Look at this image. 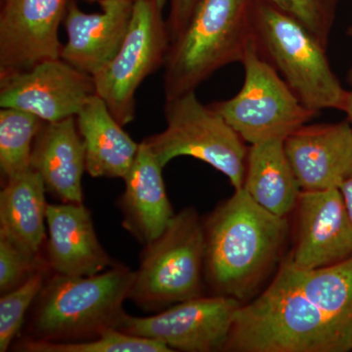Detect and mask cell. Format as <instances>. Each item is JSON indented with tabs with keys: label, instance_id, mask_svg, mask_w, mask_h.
<instances>
[{
	"label": "cell",
	"instance_id": "15",
	"mask_svg": "<svg viewBox=\"0 0 352 352\" xmlns=\"http://www.w3.org/2000/svg\"><path fill=\"white\" fill-rule=\"evenodd\" d=\"M101 12L85 13L69 0L63 24L67 43L61 59L94 76L119 52L133 12L134 0H100Z\"/></svg>",
	"mask_w": 352,
	"mask_h": 352
},
{
	"label": "cell",
	"instance_id": "3",
	"mask_svg": "<svg viewBox=\"0 0 352 352\" xmlns=\"http://www.w3.org/2000/svg\"><path fill=\"white\" fill-rule=\"evenodd\" d=\"M134 277L135 271L120 263L91 276L54 273L34 303L25 339L80 342L119 329Z\"/></svg>",
	"mask_w": 352,
	"mask_h": 352
},
{
	"label": "cell",
	"instance_id": "32",
	"mask_svg": "<svg viewBox=\"0 0 352 352\" xmlns=\"http://www.w3.org/2000/svg\"><path fill=\"white\" fill-rule=\"evenodd\" d=\"M83 1H87V2H99V1H100V0H83ZM134 1H135V0H134Z\"/></svg>",
	"mask_w": 352,
	"mask_h": 352
},
{
	"label": "cell",
	"instance_id": "21",
	"mask_svg": "<svg viewBox=\"0 0 352 352\" xmlns=\"http://www.w3.org/2000/svg\"><path fill=\"white\" fill-rule=\"evenodd\" d=\"M243 189L277 217H286L296 208L302 190L285 153L284 140L251 145Z\"/></svg>",
	"mask_w": 352,
	"mask_h": 352
},
{
	"label": "cell",
	"instance_id": "12",
	"mask_svg": "<svg viewBox=\"0 0 352 352\" xmlns=\"http://www.w3.org/2000/svg\"><path fill=\"white\" fill-rule=\"evenodd\" d=\"M69 0H2L0 78L61 58L59 27Z\"/></svg>",
	"mask_w": 352,
	"mask_h": 352
},
{
	"label": "cell",
	"instance_id": "14",
	"mask_svg": "<svg viewBox=\"0 0 352 352\" xmlns=\"http://www.w3.org/2000/svg\"><path fill=\"white\" fill-rule=\"evenodd\" d=\"M289 164L302 191L340 188L352 176V126L305 124L284 140Z\"/></svg>",
	"mask_w": 352,
	"mask_h": 352
},
{
	"label": "cell",
	"instance_id": "11",
	"mask_svg": "<svg viewBox=\"0 0 352 352\" xmlns=\"http://www.w3.org/2000/svg\"><path fill=\"white\" fill-rule=\"evenodd\" d=\"M96 94L94 76L61 58L0 78V107L34 113L45 122L76 118Z\"/></svg>",
	"mask_w": 352,
	"mask_h": 352
},
{
	"label": "cell",
	"instance_id": "13",
	"mask_svg": "<svg viewBox=\"0 0 352 352\" xmlns=\"http://www.w3.org/2000/svg\"><path fill=\"white\" fill-rule=\"evenodd\" d=\"M296 249L289 261L315 270L352 256V220L340 188L302 191Z\"/></svg>",
	"mask_w": 352,
	"mask_h": 352
},
{
	"label": "cell",
	"instance_id": "19",
	"mask_svg": "<svg viewBox=\"0 0 352 352\" xmlns=\"http://www.w3.org/2000/svg\"><path fill=\"white\" fill-rule=\"evenodd\" d=\"M45 185L36 170L6 180L0 193V238L32 258H43L46 241Z\"/></svg>",
	"mask_w": 352,
	"mask_h": 352
},
{
	"label": "cell",
	"instance_id": "17",
	"mask_svg": "<svg viewBox=\"0 0 352 352\" xmlns=\"http://www.w3.org/2000/svg\"><path fill=\"white\" fill-rule=\"evenodd\" d=\"M163 168L142 141L124 177L126 189L120 199L122 226L143 245L157 239L175 215L166 195Z\"/></svg>",
	"mask_w": 352,
	"mask_h": 352
},
{
	"label": "cell",
	"instance_id": "30",
	"mask_svg": "<svg viewBox=\"0 0 352 352\" xmlns=\"http://www.w3.org/2000/svg\"><path fill=\"white\" fill-rule=\"evenodd\" d=\"M346 82L349 89H347V97L346 105H344V113H346V120L352 126V68L347 73Z\"/></svg>",
	"mask_w": 352,
	"mask_h": 352
},
{
	"label": "cell",
	"instance_id": "26",
	"mask_svg": "<svg viewBox=\"0 0 352 352\" xmlns=\"http://www.w3.org/2000/svg\"><path fill=\"white\" fill-rule=\"evenodd\" d=\"M298 21L328 48L340 0H264Z\"/></svg>",
	"mask_w": 352,
	"mask_h": 352
},
{
	"label": "cell",
	"instance_id": "10",
	"mask_svg": "<svg viewBox=\"0 0 352 352\" xmlns=\"http://www.w3.org/2000/svg\"><path fill=\"white\" fill-rule=\"evenodd\" d=\"M242 303L233 296H198L147 317L126 314L119 330L163 342L173 351H224Z\"/></svg>",
	"mask_w": 352,
	"mask_h": 352
},
{
	"label": "cell",
	"instance_id": "16",
	"mask_svg": "<svg viewBox=\"0 0 352 352\" xmlns=\"http://www.w3.org/2000/svg\"><path fill=\"white\" fill-rule=\"evenodd\" d=\"M46 224L45 261L55 274L91 276L117 264L99 242L83 203L48 204Z\"/></svg>",
	"mask_w": 352,
	"mask_h": 352
},
{
	"label": "cell",
	"instance_id": "5",
	"mask_svg": "<svg viewBox=\"0 0 352 352\" xmlns=\"http://www.w3.org/2000/svg\"><path fill=\"white\" fill-rule=\"evenodd\" d=\"M254 41L305 107L344 112L347 89L331 68L327 48L307 28L264 0H254Z\"/></svg>",
	"mask_w": 352,
	"mask_h": 352
},
{
	"label": "cell",
	"instance_id": "31",
	"mask_svg": "<svg viewBox=\"0 0 352 352\" xmlns=\"http://www.w3.org/2000/svg\"><path fill=\"white\" fill-rule=\"evenodd\" d=\"M346 36L352 39V25H351V27L347 28Z\"/></svg>",
	"mask_w": 352,
	"mask_h": 352
},
{
	"label": "cell",
	"instance_id": "6",
	"mask_svg": "<svg viewBox=\"0 0 352 352\" xmlns=\"http://www.w3.org/2000/svg\"><path fill=\"white\" fill-rule=\"evenodd\" d=\"M205 261L204 222L195 208H183L143 248L129 300L146 312H160L201 296Z\"/></svg>",
	"mask_w": 352,
	"mask_h": 352
},
{
	"label": "cell",
	"instance_id": "29",
	"mask_svg": "<svg viewBox=\"0 0 352 352\" xmlns=\"http://www.w3.org/2000/svg\"><path fill=\"white\" fill-rule=\"evenodd\" d=\"M342 195L344 197V203H346L347 212L352 220V176L344 182V184L340 187Z\"/></svg>",
	"mask_w": 352,
	"mask_h": 352
},
{
	"label": "cell",
	"instance_id": "18",
	"mask_svg": "<svg viewBox=\"0 0 352 352\" xmlns=\"http://www.w3.org/2000/svg\"><path fill=\"white\" fill-rule=\"evenodd\" d=\"M31 168L43 178L46 191L63 203H83L87 162L76 118L43 122L32 146Z\"/></svg>",
	"mask_w": 352,
	"mask_h": 352
},
{
	"label": "cell",
	"instance_id": "24",
	"mask_svg": "<svg viewBox=\"0 0 352 352\" xmlns=\"http://www.w3.org/2000/svg\"><path fill=\"white\" fill-rule=\"evenodd\" d=\"M15 351L25 352H173L163 342L110 329L94 339L54 342L23 339Z\"/></svg>",
	"mask_w": 352,
	"mask_h": 352
},
{
	"label": "cell",
	"instance_id": "28",
	"mask_svg": "<svg viewBox=\"0 0 352 352\" xmlns=\"http://www.w3.org/2000/svg\"><path fill=\"white\" fill-rule=\"evenodd\" d=\"M200 0H170V13L166 18L170 43L180 36Z\"/></svg>",
	"mask_w": 352,
	"mask_h": 352
},
{
	"label": "cell",
	"instance_id": "27",
	"mask_svg": "<svg viewBox=\"0 0 352 352\" xmlns=\"http://www.w3.org/2000/svg\"><path fill=\"white\" fill-rule=\"evenodd\" d=\"M48 266L45 258H34L0 238V293L17 288L41 268Z\"/></svg>",
	"mask_w": 352,
	"mask_h": 352
},
{
	"label": "cell",
	"instance_id": "22",
	"mask_svg": "<svg viewBox=\"0 0 352 352\" xmlns=\"http://www.w3.org/2000/svg\"><path fill=\"white\" fill-rule=\"evenodd\" d=\"M281 267L310 302L352 329V256L315 270H300L288 258Z\"/></svg>",
	"mask_w": 352,
	"mask_h": 352
},
{
	"label": "cell",
	"instance_id": "8",
	"mask_svg": "<svg viewBox=\"0 0 352 352\" xmlns=\"http://www.w3.org/2000/svg\"><path fill=\"white\" fill-rule=\"evenodd\" d=\"M242 64L245 80L240 91L210 106L245 142L285 140L319 115L303 105L276 69L261 56L254 41Z\"/></svg>",
	"mask_w": 352,
	"mask_h": 352
},
{
	"label": "cell",
	"instance_id": "4",
	"mask_svg": "<svg viewBox=\"0 0 352 352\" xmlns=\"http://www.w3.org/2000/svg\"><path fill=\"white\" fill-rule=\"evenodd\" d=\"M254 0H200L164 65L166 99L194 91L227 65L242 63L254 41Z\"/></svg>",
	"mask_w": 352,
	"mask_h": 352
},
{
	"label": "cell",
	"instance_id": "25",
	"mask_svg": "<svg viewBox=\"0 0 352 352\" xmlns=\"http://www.w3.org/2000/svg\"><path fill=\"white\" fill-rule=\"evenodd\" d=\"M50 267L41 268L17 288L0 298V351L6 352L17 337L25 314L36 302L45 284Z\"/></svg>",
	"mask_w": 352,
	"mask_h": 352
},
{
	"label": "cell",
	"instance_id": "1",
	"mask_svg": "<svg viewBox=\"0 0 352 352\" xmlns=\"http://www.w3.org/2000/svg\"><path fill=\"white\" fill-rule=\"evenodd\" d=\"M205 278L217 295L247 298L274 264L286 238V217L271 214L244 189L204 221Z\"/></svg>",
	"mask_w": 352,
	"mask_h": 352
},
{
	"label": "cell",
	"instance_id": "7",
	"mask_svg": "<svg viewBox=\"0 0 352 352\" xmlns=\"http://www.w3.org/2000/svg\"><path fill=\"white\" fill-rule=\"evenodd\" d=\"M166 100V129L143 140L160 164L193 157L226 175L235 191L242 189L249 148L239 134L195 90Z\"/></svg>",
	"mask_w": 352,
	"mask_h": 352
},
{
	"label": "cell",
	"instance_id": "20",
	"mask_svg": "<svg viewBox=\"0 0 352 352\" xmlns=\"http://www.w3.org/2000/svg\"><path fill=\"white\" fill-rule=\"evenodd\" d=\"M76 120L85 145L88 175L124 179L140 143L132 140L97 94L83 106Z\"/></svg>",
	"mask_w": 352,
	"mask_h": 352
},
{
	"label": "cell",
	"instance_id": "9",
	"mask_svg": "<svg viewBox=\"0 0 352 352\" xmlns=\"http://www.w3.org/2000/svg\"><path fill=\"white\" fill-rule=\"evenodd\" d=\"M166 0H135L131 24L119 52L94 76L96 94L115 119L126 126L135 117V92L143 80L164 67L170 46Z\"/></svg>",
	"mask_w": 352,
	"mask_h": 352
},
{
	"label": "cell",
	"instance_id": "2",
	"mask_svg": "<svg viewBox=\"0 0 352 352\" xmlns=\"http://www.w3.org/2000/svg\"><path fill=\"white\" fill-rule=\"evenodd\" d=\"M224 351L349 352L352 329L310 302L280 267L261 295L241 305Z\"/></svg>",
	"mask_w": 352,
	"mask_h": 352
},
{
	"label": "cell",
	"instance_id": "23",
	"mask_svg": "<svg viewBox=\"0 0 352 352\" xmlns=\"http://www.w3.org/2000/svg\"><path fill=\"white\" fill-rule=\"evenodd\" d=\"M43 120L16 109L0 111V168L4 179L31 168L32 146Z\"/></svg>",
	"mask_w": 352,
	"mask_h": 352
}]
</instances>
